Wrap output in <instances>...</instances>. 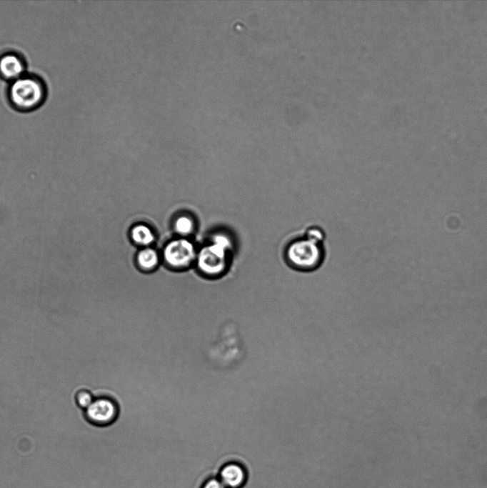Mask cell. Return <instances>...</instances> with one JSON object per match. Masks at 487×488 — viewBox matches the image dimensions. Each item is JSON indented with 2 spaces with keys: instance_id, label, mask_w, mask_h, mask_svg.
I'll return each instance as SVG.
<instances>
[{
  "instance_id": "cell-1",
  "label": "cell",
  "mask_w": 487,
  "mask_h": 488,
  "mask_svg": "<svg viewBox=\"0 0 487 488\" xmlns=\"http://www.w3.org/2000/svg\"><path fill=\"white\" fill-rule=\"evenodd\" d=\"M325 240L326 234L321 226H308L285 241L281 250L283 261L292 270L313 272L326 260Z\"/></svg>"
},
{
  "instance_id": "cell-2",
  "label": "cell",
  "mask_w": 487,
  "mask_h": 488,
  "mask_svg": "<svg viewBox=\"0 0 487 488\" xmlns=\"http://www.w3.org/2000/svg\"><path fill=\"white\" fill-rule=\"evenodd\" d=\"M47 95L44 81L38 75L25 73L9 82L7 98L10 105L22 112L34 111L40 107Z\"/></svg>"
},
{
  "instance_id": "cell-3",
  "label": "cell",
  "mask_w": 487,
  "mask_h": 488,
  "mask_svg": "<svg viewBox=\"0 0 487 488\" xmlns=\"http://www.w3.org/2000/svg\"><path fill=\"white\" fill-rule=\"evenodd\" d=\"M119 406L109 397H99L84 410L86 420L96 426L106 427L113 424L119 416Z\"/></svg>"
},
{
  "instance_id": "cell-4",
  "label": "cell",
  "mask_w": 487,
  "mask_h": 488,
  "mask_svg": "<svg viewBox=\"0 0 487 488\" xmlns=\"http://www.w3.org/2000/svg\"><path fill=\"white\" fill-rule=\"evenodd\" d=\"M228 249L215 243L201 249L198 256V265L208 274H217L226 267V254Z\"/></svg>"
},
{
  "instance_id": "cell-5",
  "label": "cell",
  "mask_w": 487,
  "mask_h": 488,
  "mask_svg": "<svg viewBox=\"0 0 487 488\" xmlns=\"http://www.w3.org/2000/svg\"><path fill=\"white\" fill-rule=\"evenodd\" d=\"M164 257L168 264L174 267L188 266L195 257L194 245L184 239H176L165 247Z\"/></svg>"
},
{
  "instance_id": "cell-6",
  "label": "cell",
  "mask_w": 487,
  "mask_h": 488,
  "mask_svg": "<svg viewBox=\"0 0 487 488\" xmlns=\"http://www.w3.org/2000/svg\"><path fill=\"white\" fill-rule=\"evenodd\" d=\"M24 56L16 51H6L0 55V77L9 82L26 73Z\"/></svg>"
},
{
  "instance_id": "cell-7",
  "label": "cell",
  "mask_w": 487,
  "mask_h": 488,
  "mask_svg": "<svg viewBox=\"0 0 487 488\" xmlns=\"http://www.w3.org/2000/svg\"><path fill=\"white\" fill-rule=\"evenodd\" d=\"M219 479L227 488H241L246 482L247 472L239 463L229 462L222 467Z\"/></svg>"
},
{
  "instance_id": "cell-8",
  "label": "cell",
  "mask_w": 487,
  "mask_h": 488,
  "mask_svg": "<svg viewBox=\"0 0 487 488\" xmlns=\"http://www.w3.org/2000/svg\"><path fill=\"white\" fill-rule=\"evenodd\" d=\"M133 240L141 245L147 246L154 240V235L151 229L144 224H138L131 230Z\"/></svg>"
},
{
  "instance_id": "cell-9",
  "label": "cell",
  "mask_w": 487,
  "mask_h": 488,
  "mask_svg": "<svg viewBox=\"0 0 487 488\" xmlns=\"http://www.w3.org/2000/svg\"><path fill=\"white\" fill-rule=\"evenodd\" d=\"M137 261L141 268L151 269L158 264L159 256L154 249L145 248L139 252Z\"/></svg>"
},
{
  "instance_id": "cell-10",
  "label": "cell",
  "mask_w": 487,
  "mask_h": 488,
  "mask_svg": "<svg viewBox=\"0 0 487 488\" xmlns=\"http://www.w3.org/2000/svg\"><path fill=\"white\" fill-rule=\"evenodd\" d=\"M175 229L181 234H189L194 229L193 221L188 216H181L176 221Z\"/></svg>"
},
{
  "instance_id": "cell-11",
  "label": "cell",
  "mask_w": 487,
  "mask_h": 488,
  "mask_svg": "<svg viewBox=\"0 0 487 488\" xmlns=\"http://www.w3.org/2000/svg\"><path fill=\"white\" fill-rule=\"evenodd\" d=\"M92 394L87 389L79 390L75 395V400L77 405L85 410L94 401Z\"/></svg>"
},
{
  "instance_id": "cell-12",
  "label": "cell",
  "mask_w": 487,
  "mask_h": 488,
  "mask_svg": "<svg viewBox=\"0 0 487 488\" xmlns=\"http://www.w3.org/2000/svg\"><path fill=\"white\" fill-rule=\"evenodd\" d=\"M213 243H215L216 244H219L227 249H229L231 247V242L230 239L222 234H217L213 237Z\"/></svg>"
},
{
  "instance_id": "cell-13",
  "label": "cell",
  "mask_w": 487,
  "mask_h": 488,
  "mask_svg": "<svg viewBox=\"0 0 487 488\" xmlns=\"http://www.w3.org/2000/svg\"><path fill=\"white\" fill-rule=\"evenodd\" d=\"M201 488H227L219 478H211L208 479Z\"/></svg>"
}]
</instances>
